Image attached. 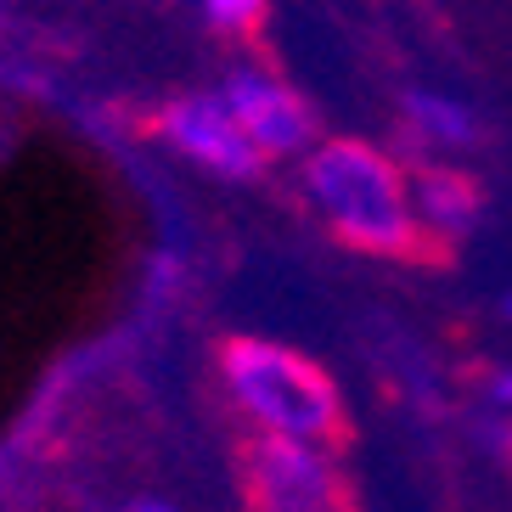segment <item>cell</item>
<instances>
[{
	"mask_svg": "<svg viewBox=\"0 0 512 512\" xmlns=\"http://www.w3.org/2000/svg\"><path fill=\"white\" fill-rule=\"evenodd\" d=\"M304 186L316 197L321 220L332 237L361 248L377 259H411V265H445L451 242H439L434 231L417 220L411 186L400 175L389 152H377L372 141L332 136L304 158Z\"/></svg>",
	"mask_w": 512,
	"mask_h": 512,
	"instance_id": "1",
	"label": "cell"
},
{
	"mask_svg": "<svg viewBox=\"0 0 512 512\" xmlns=\"http://www.w3.org/2000/svg\"><path fill=\"white\" fill-rule=\"evenodd\" d=\"M220 372H226L231 400L254 417L265 439L332 451V445H349V434H355L344 400H338V383L299 349L265 344V338H226Z\"/></svg>",
	"mask_w": 512,
	"mask_h": 512,
	"instance_id": "2",
	"label": "cell"
},
{
	"mask_svg": "<svg viewBox=\"0 0 512 512\" xmlns=\"http://www.w3.org/2000/svg\"><path fill=\"white\" fill-rule=\"evenodd\" d=\"M242 496L248 512H361L349 479L321 451L282 445V439H242Z\"/></svg>",
	"mask_w": 512,
	"mask_h": 512,
	"instance_id": "3",
	"label": "cell"
},
{
	"mask_svg": "<svg viewBox=\"0 0 512 512\" xmlns=\"http://www.w3.org/2000/svg\"><path fill=\"white\" fill-rule=\"evenodd\" d=\"M158 136L175 152H186L192 164L214 169V175H231V181H248L265 158L248 136H242L237 113H231L226 96H181L158 113Z\"/></svg>",
	"mask_w": 512,
	"mask_h": 512,
	"instance_id": "4",
	"label": "cell"
},
{
	"mask_svg": "<svg viewBox=\"0 0 512 512\" xmlns=\"http://www.w3.org/2000/svg\"><path fill=\"white\" fill-rule=\"evenodd\" d=\"M226 102H231V113H237L242 136L259 147V158H287V152H299L304 141L316 136L310 107L271 74H254V68L231 74Z\"/></svg>",
	"mask_w": 512,
	"mask_h": 512,
	"instance_id": "5",
	"label": "cell"
},
{
	"mask_svg": "<svg viewBox=\"0 0 512 512\" xmlns=\"http://www.w3.org/2000/svg\"><path fill=\"white\" fill-rule=\"evenodd\" d=\"M411 203H417V220L439 242H456L473 226V214H479V186L467 181V175H456V169L417 164L411 169Z\"/></svg>",
	"mask_w": 512,
	"mask_h": 512,
	"instance_id": "6",
	"label": "cell"
},
{
	"mask_svg": "<svg viewBox=\"0 0 512 512\" xmlns=\"http://www.w3.org/2000/svg\"><path fill=\"white\" fill-rule=\"evenodd\" d=\"M209 17L220 29H254V23H265V6H209Z\"/></svg>",
	"mask_w": 512,
	"mask_h": 512,
	"instance_id": "7",
	"label": "cell"
},
{
	"mask_svg": "<svg viewBox=\"0 0 512 512\" xmlns=\"http://www.w3.org/2000/svg\"><path fill=\"white\" fill-rule=\"evenodd\" d=\"M136 512H164V507H136Z\"/></svg>",
	"mask_w": 512,
	"mask_h": 512,
	"instance_id": "8",
	"label": "cell"
}]
</instances>
